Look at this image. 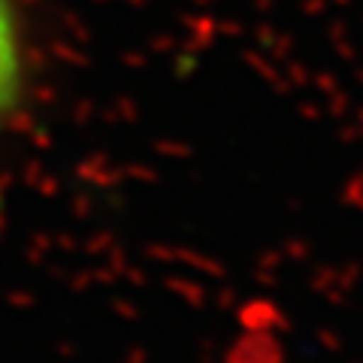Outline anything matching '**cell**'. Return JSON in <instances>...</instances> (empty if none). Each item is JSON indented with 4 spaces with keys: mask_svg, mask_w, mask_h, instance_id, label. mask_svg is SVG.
Segmentation results:
<instances>
[{
    "mask_svg": "<svg viewBox=\"0 0 363 363\" xmlns=\"http://www.w3.org/2000/svg\"><path fill=\"white\" fill-rule=\"evenodd\" d=\"M25 94V40L13 0H0V121Z\"/></svg>",
    "mask_w": 363,
    "mask_h": 363,
    "instance_id": "6da1fadb",
    "label": "cell"
}]
</instances>
